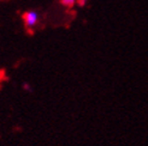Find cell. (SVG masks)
I'll use <instances>...</instances> for the list:
<instances>
[{
  "mask_svg": "<svg viewBox=\"0 0 148 146\" xmlns=\"http://www.w3.org/2000/svg\"><path fill=\"white\" fill-rule=\"evenodd\" d=\"M22 18H23L27 29L29 30H33L39 23V13L36 11H27L22 14Z\"/></svg>",
  "mask_w": 148,
  "mask_h": 146,
  "instance_id": "1",
  "label": "cell"
},
{
  "mask_svg": "<svg viewBox=\"0 0 148 146\" xmlns=\"http://www.w3.org/2000/svg\"><path fill=\"white\" fill-rule=\"evenodd\" d=\"M59 1H60V5H63L66 9H72L77 4V0H59Z\"/></svg>",
  "mask_w": 148,
  "mask_h": 146,
  "instance_id": "2",
  "label": "cell"
},
{
  "mask_svg": "<svg viewBox=\"0 0 148 146\" xmlns=\"http://www.w3.org/2000/svg\"><path fill=\"white\" fill-rule=\"evenodd\" d=\"M87 1H88V0H77V4H78L79 6H83Z\"/></svg>",
  "mask_w": 148,
  "mask_h": 146,
  "instance_id": "3",
  "label": "cell"
}]
</instances>
